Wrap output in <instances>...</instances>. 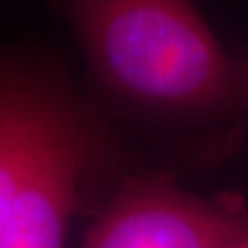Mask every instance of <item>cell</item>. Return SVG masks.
Listing matches in <instances>:
<instances>
[{
  "instance_id": "cell-4",
  "label": "cell",
  "mask_w": 248,
  "mask_h": 248,
  "mask_svg": "<svg viewBox=\"0 0 248 248\" xmlns=\"http://www.w3.org/2000/svg\"><path fill=\"white\" fill-rule=\"evenodd\" d=\"M239 90L243 108L248 110V62H239Z\"/></svg>"
},
{
  "instance_id": "cell-2",
  "label": "cell",
  "mask_w": 248,
  "mask_h": 248,
  "mask_svg": "<svg viewBox=\"0 0 248 248\" xmlns=\"http://www.w3.org/2000/svg\"><path fill=\"white\" fill-rule=\"evenodd\" d=\"M70 22L98 85L156 122L243 108L239 62L193 0H50Z\"/></svg>"
},
{
  "instance_id": "cell-3",
  "label": "cell",
  "mask_w": 248,
  "mask_h": 248,
  "mask_svg": "<svg viewBox=\"0 0 248 248\" xmlns=\"http://www.w3.org/2000/svg\"><path fill=\"white\" fill-rule=\"evenodd\" d=\"M247 226V210L233 199L187 193L164 173L125 175L81 248H226Z\"/></svg>"
},
{
  "instance_id": "cell-5",
  "label": "cell",
  "mask_w": 248,
  "mask_h": 248,
  "mask_svg": "<svg viewBox=\"0 0 248 248\" xmlns=\"http://www.w3.org/2000/svg\"><path fill=\"white\" fill-rule=\"evenodd\" d=\"M226 248H248V226L226 245Z\"/></svg>"
},
{
  "instance_id": "cell-1",
  "label": "cell",
  "mask_w": 248,
  "mask_h": 248,
  "mask_svg": "<svg viewBox=\"0 0 248 248\" xmlns=\"http://www.w3.org/2000/svg\"><path fill=\"white\" fill-rule=\"evenodd\" d=\"M120 164L108 125L53 62L0 52V248H64Z\"/></svg>"
}]
</instances>
